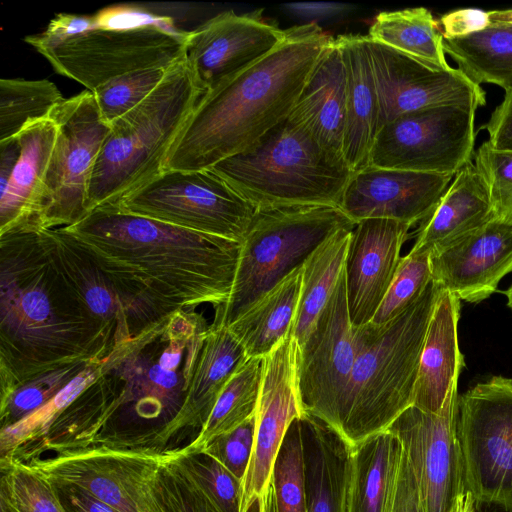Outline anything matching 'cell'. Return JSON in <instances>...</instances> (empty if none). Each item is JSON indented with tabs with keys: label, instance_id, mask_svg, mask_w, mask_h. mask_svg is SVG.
Masks as SVG:
<instances>
[{
	"label": "cell",
	"instance_id": "32",
	"mask_svg": "<svg viewBox=\"0 0 512 512\" xmlns=\"http://www.w3.org/2000/svg\"><path fill=\"white\" fill-rule=\"evenodd\" d=\"M353 229L336 232L303 264L299 304L291 330L299 348L306 342L335 291L344 269Z\"/></svg>",
	"mask_w": 512,
	"mask_h": 512
},
{
	"label": "cell",
	"instance_id": "46",
	"mask_svg": "<svg viewBox=\"0 0 512 512\" xmlns=\"http://www.w3.org/2000/svg\"><path fill=\"white\" fill-rule=\"evenodd\" d=\"M474 165L487 187L495 219L512 226V151H498L486 141L474 155Z\"/></svg>",
	"mask_w": 512,
	"mask_h": 512
},
{
	"label": "cell",
	"instance_id": "53",
	"mask_svg": "<svg viewBox=\"0 0 512 512\" xmlns=\"http://www.w3.org/2000/svg\"><path fill=\"white\" fill-rule=\"evenodd\" d=\"M291 12L303 17L316 18L334 15L346 6L336 3H296L286 5Z\"/></svg>",
	"mask_w": 512,
	"mask_h": 512
},
{
	"label": "cell",
	"instance_id": "5",
	"mask_svg": "<svg viewBox=\"0 0 512 512\" xmlns=\"http://www.w3.org/2000/svg\"><path fill=\"white\" fill-rule=\"evenodd\" d=\"M442 290L431 281L392 320L354 329L356 360L339 431L351 446L387 430L413 404L426 330Z\"/></svg>",
	"mask_w": 512,
	"mask_h": 512
},
{
	"label": "cell",
	"instance_id": "51",
	"mask_svg": "<svg viewBox=\"0 0 512 512\" xmlns=\"http://www.w3.org/2000/svg\"><path fill=\"white\" fill-rule=\"evenodd\" d=\"M393 512H424L418 484L404 449Z\"/></svg>",
	"mask_w": 512,
	"mask_h": 512
},
{
	"label": "cell",
	"instance_id": "48",
	"mask_svg": "<svg viewBox=\"0 0 512 512\" xmlns=\"http://www.w3.org/2000/svg\"><path fill=\"white\" fill-rule=\"evenodd\" d=\"M440 23L444 39L465 37L490 26L488 11L478 8H461L444 14Z\"/></svg>",
	"mask_w": 512,
	"mask_h": 512
},
{
	"label": "cell",
	"instance_id": "45",
	"mask_svg": "<svg viewBox=\"0 0 512 512\" xmlns=\"http://www.w3.org/2000/svg\"><path fill=\"white\" fill-rule=\"evenodd\" d=\"M155 494L161 512H222L177 460L166 454L158 470Z\"/></svg>",
	"mask_w": 512,
	"mask_h": 512
},
{
	"label": "cell",
	"instance_id": "50",
	"mask_svg": "<svg viewBox=\"0 0 512 512\" xmlns=\"http://www.w3.org/2000/svg\"><path fill=\"white\" fill-rule=\"evenodd\" d=\"M49 482L65 512H117L81 487L57 481Z\"/></svg>",
	"mask_w": 512,
	"mask_h": 512
},
{
	"label": "cell",
	"instance_id": "47",
	"mask_svg": "<svg viewBox=\"0 0 512 512\" xmlns=\"http://www.w3.org/2000/svg\"><path fill=\"white\" fill-rule=\"evenodd\" d=\"M255 428L256 412L235 429L214 438L202 452L214 457L243 482L253 451Z\"/></svg>",
	"mask_w": 512,
	"mask_h": 512
},
{
	"label": "cell",
	"instance_id": "44",
	"mask_svg": "<svg viewBox=\"0 0 512 512\" xmlns=\"http://www.w3.org/2000/svg\"><path fill=\"white\" fill-rule=\"evenodd\" d=\"M431 281L430 255L410 250L401 257L394 278L371 323L382 325L401 314L421 296Z\"/></svg>",
	"mask_w": 512,
	"mask_h": 512
},
{
	"label": "cell",
	"instance_id": "7",
	"mask_svg": "<svg viewBox=\"0 0 512 512\" xmlns=\"http://www.w3.org/2000/svg\"><path fill=\"white\" fill-rule=\"evenodd\" d=\"M258 208L285 205L340 207L353 172L332 158L289 118L254 146L211 168Z\"/></svg>",
	"mask_w": 512,
	"mask_h": 512
},
{
	"label": "cell",
	"instance_id": "54",
	"mask_svg": "<svg viewBox=\"0 0 512 512\" xmlns=\"http://www.w3.org/2000/svg\"><path fill=\"white\" fill-rule=\"evenodd\" d=\"M241 512H278L272 477L262 494L250 501Z\"/></svg>",
	"mask_w": 512,
	"mask_h": 512
},
{
	"label": "cell",
	"instance_id": "22",
	"mask_svg": "<svg viewBox=\"0 0 512 512\" xmlns=\"http://www.w3.org/2000/svg\"><path fill=\"white\" fill-rule=\"evenodd\" d=\"M411 226L369 218L355 224L345 259L348 313L353 329L371 322L401 260Z\"/></svg>",
	"mask_w": 512,
	"mask_h": 512
},
{
	"label": "cell",
	"instance_id": "35",
	"mask_svg": "<svg viewBox=\"0 0 512 512\" xmlns=\"http://www.w3.org/2000/svg\"><path fill=\"white\" fill-rule=\"evenodd\" d=\"M249 357L230 330L212 324L205 336L190 388V407L200 429L232 375Z\"/></svg>",
	"mask_w": 512,
	"mask_h": 512
},
{
	"label": "cell",
	"instance_id": "18",
	"mask_svg": "<svg viewBox=\"0 0 512 512\" xmlns=\"http://www.w3.org/2000/svg\"><path fill=\"white\" fill-rule=\"evenodd\" d=\"M365 39L377 87L381 127L402 114L422 109L458 105L477 110L485 105V91L458 68L436 70L366 36Z\"/></svg>",
	"mask_w": 512,
	"mask_h": 512
},
{
	"label": "cell",
	"instance_id": "2",
	"mask_svg": "<svg viewBox=\"0 0 512 512\" xmlns=\"http://www.w3.org/2000/svg\"><path fill=\"white\" fill-rule=\"evenodd\" d=\"M128 295L162 316L232 292L241 242L103 205L60 227Z\"/></svg>",
	"mask_w": 512,
	"mask_h": 512
},
{
	"label": "cell",
	"instance_id": "20",
	"mask_svg": "<svg viewBox=\"0 0 512 512\" xmlns=\"http://www.w3.org/2000/svg\"><path fill=\"white\" fill-rule=\"evenodd\" d=\"M298 345L290 332L263 359L254 446L243 479L241 511L266 489L290 423L304 414L297 381Z\"/></svg>",
	"mask_w": 512,
	"mask_h": 512
},
{
	"label": "cell",
	"instance_id": "11",
	"mask_svg": "<svg viewBox=\"0 0 512 512\" xmlns=\"http://www.w3.org/2000/svg\"><path fill=\"white\" fill-rule=\"evenodd\" d=\"M458 434L476 510L512 512V379L493 376L458 398Z\"/></svg>",
	"mask_w": 512,
	"mask_h": 512
},
{
	"label": "cell",
	"instance_id": "43",
	"mask_svg": "<svg viewBox=\"0 0 512 512\" xmlns=\"http://www.w3.org/2000/svg\"><path fill=\"white\" fill-rule=\"evenodd\" d=\"M170 68L171 66L127 74L92 91L102 120L110 126L139 105L163 81Z\"/></svg>",
	"mask_w": 512,
	"mask_h": 512
},
{
	"label": "cell",
	"instance_id": "37",
	"mask_svg": "<svg viewBox=\"0 0 512 512\" xmlns=\"http://www.w3.org/2000/svg\"><path fill=\"white\" fill-rule=\"evenodd\" d=\"M64 99L49 80L2 78L0 142L15 138L30 123L48 118Z\"/></svg>",
	"mask_w": 512,
	"mask_h": 512
},
{
	"label": "cell",
	"instance_id": "4",
	"mask_svg": "<svg viewBox=\"0 0 512 512\" xmlns=\"http://www.w3.org/2000/svg\"><path fill=\"white\" fill-rule=\"evenodd\" d=\"M285 31L270 53L202 95L164 170L211 169L245 152L288 118L334 38L316 24Z\"/></svg>",
	"mask_w": 512,
	"mask_h": 512
},
{
	"label": "cell",
	"instance_id": "31",
	"mask_svg": "<svg viewBox=\"0 0 512 512\" xmlns=\"http://www.w3.org/2000/svg\"><path fill=\"white\" fill-rule=\"evenodd\" d=\"M303 266L271 289L227 328L250 357H265L292 330Z\"/></svg>",
	"mask_w": 512,
	"mask_h": 512
},
{
	"label": "cell",
	"instance_id": "25",
	"mask_svg": "<svg viewBox=\"0 0 512 512\" xmlns=\"http://www.w3.org/2000/svg\"><path fill=\"white\" fill-rule=\"evenodd\" d=\"M346 70L344 159L355 173L369 166L370 152L381 128L380 105L365 36L335 38Z\"/></svg>",
	"mask_w": 512,
	"mask_h": 512
},
{
	"label": "cell",
	"instance_id": "17",
	"mask_svg": "<svg viewBox=\"0 0 512 512\" xmlns=\"http://www.w3.org/2000/svg\"><path fill=\"white\" fill-rule=\"evenodd\" d=\"M44 232L62 275L106 338L111 352L167 317L128 295L60 227L44 228Z\"/></svg>",
	"mask_w": 512,
	"mask_h": 512
},
{
	"label": "cell",
	"instance_id": "21",
	"mask_svg": "<svg viewBox=\"0 0 512 512\" xmlns=\"http://www.w3.org/2000/svg\"><path fill=\"white\" fill-rule=\"evenodd\" d=\"M453 177L369 165L353 173L340 208L355 223L384 218L413 226L432 213Z\"/></svg>",
	"mask_w": 512,
	"mask_h": 512
},
{
	"label": "cell",
	"instance_id": "1",
	"mask_svg": "<svg viewBox=\"0 0 512 512\" xmlns=\"http://www.w3.org/2000/svg\"><path fill=\"white\" fill-rule=\"evenodd\" d=\"M210 326L181 309L117 346L95 380L13 457L92 447L156 454L181 452L199 436L190 388Z\"/></svg>",
	"mask_w": 512,
	"mask_h": 512
},
{
	"label": "cell",
	"instance_id": "40",
	"mask_svg": "<svg viewBox=\"0 0 512 512\" xmlns=\"http://www.w3.org/2000/svg\"><path fill=\"white\" fill-rule=\"evenodd\" d=\"M102 361V360H101ZM87 366L64 389L41 408L0 431V456L6 458L38 436L48 424L96 378L100 362Z\"/></svg>",
	"mask_w": 512,
	"mask_h": 512
},
{
	"label": "cell",
	"instance_id": "9",
	"mask_svg": "<svg viewBox=\"0 0 512 512\" xmlns=\"http://www.w3.org/2000/svg\"><path fill=\"white\" fill-rule=\"evenodd\" d=\"M187 34L163 17L130 27L97 26L62 38L37 33L24 41L58 74L92 92L127 74L174 65L184 57Z\"/></svg>",
	"mask_w": 512,
	"mask_h": 512
},
{
	"label": "cell",
	"instance_id": "24",
	"mask_svg": "<svg viewBox=\"0 0 512 512\" xmlns=\"http://www.w3.org/2000/svg\"><path fill=\"white\" fill-rule=\"evenodd\" d=\"M288 118L332 158L346 164V70L335 39L313 69Z\"/></svg>",
	"mask_w": 512,
	"mask_h": 512
},
{
	"label": "cell",
	"instance_id": "30",
	"mask_svg": "<svg viewBox=\"0 0 512 512\" xmlns=\"http://www.w3.org/2000/svg\"><path fill=\"white\" fill-rule=\"evenodd\" d=\"M403 447L388 430L352 446L345 512H393Z\"/></svg>",
	"mask_w": 512,
	"mask_h": 512
},
{
	"label": "cell",
	"instance_id": "38",
	"mask_svg": "<svg viewBox=\"0 0 512 512\" xmlns=\"http://www.w3.org/2000/svg\"><path fill=\"white\" fill-rule=\"evenodd\" d=\"M0 512H65L52 484L13 459H1Z\"/></svg>",
	"mask_w": 512,
	"mask_h": 512
},
{
	"label": "cell",
	"instance_id": "6",
	"mask_svg": "<svg viewBox=\"0 0 512 512\" xmlns=\"http://www.w3.org/2000/svg\"><path fill=\"white\" fill-rule=\"evenodd\" d=\"M203 94L183 57L144 101L110 125L92 173L87 212L118 203L164 170Z\"/></svg>",
	"mask_w": 512,
	"mask_h": 512
},
{
	"label": "cell",
	"instance_id": "8",
	"mask_svg": "<svg viewBox=\"0 0 512 512\" xmlns=\"http://www.w3.org/2000/svg\"><path fill=\"white\" fill-rule=\"evenodd\" d=\"M340 207L285 205L258 208L241 242L233 289L213 324L228 327L296 269L328 238L354 228Z\"/></svg>",
	"mask_w": 512,
	"mask_h": 512
},
{
	"label": "cell",
	"instance_id": "13",
	"mask_svg": "<svg viewBox=\"0 0 512 512\" xmlns=\"http://www.w3.org/2000/svg\"><path fill=\"white\" fill-rule=\"evenodd\" d=\"M476 111L445 105L396 117L379 130L370 152L369 165L455 175L472 162Z\"/></svg>",
	"mask_w": 512,
	"mask_h": 512
},
{
	"label": "cell",
	"instance_id": "16",
	"mask_svg": "<svg viewBox=\"0 0 512 512\" xmlns=\"http://www.w3.org/2000/svg\"><path fill=\"white\" fill-rule=\"evenodd\" d=\"M458 381L440 412L413 405L387 428L400 440L413 469L424 512H452L466 492L458 434Z\"/></svg>",
	"mask_w": 512,
	"mask_h": 512
},
{
	"label": "cell",
	"instance_id": "26",
	"mask_svg": "<svg viewBox=\"0 0 512 512\" xmlns=\"http://www.w3.org/2000/svg\"><path fill=\"white\" fill-rule=\"evenodd\" d=\"M459 317L460 300L443 289L426 330L414 389L412 405L425 412H440L464 366L458 344Z\"/></svg>",
	"mask_w": 512,
	"mask_h": 512
},
{
	"label": "cell",
	"instance_id": "23",
	"mask_svg": "<svg viewBox=\"0 0 512 512\" xmlns=\"http://www.w3.org/2000/svg\"><path fill=\"white\" fill-rule=\"evenodd\" d=\"M432 281L459 300L477 303L512 272V226L493 219L430 254Z\"/></svg>",
	"mask_w": 512,
	"mask_h": 512
},
{
	"label": "cell",
	"instance_id": "27",
	"mask_svg": "<svg viewBox=\"0 0 512 512\" xmlns=\"http://www.w3.org/2000/svg\"><path fill=\"white\" fill-rule=\"evenodd\" d=\"M495 219L487 187L474 163L458 171L432 213L421 222L411 250L431 254Z\"/></svg>",
	"mask_w": 512,
	"mask_h": 512
},
{
	"label": "cell",
	"instance_id": "10",
	"mask_svg": "<svg viewBox=\"0 0 512 512\" xmlns=\"http://www.w3.org/2000/svg\"><path fill=\"white\" fill-rule=\"evenodd\" d=\"M121 210L242 242L257 207L211 169L163 170L118 203Z\"/></svg>",
	"mask_w": 512,
	"mask_h": 512
},
{
	"label": "cell",
	"instance_id": "39",
	"mask_svg": "<svg viewBox=\"0 0 512 512\" xmlns=\"http://www.w3.org/2000/svg\"><path fill=\"white\" fill-rule=\"evenodd\" d=\"M272 481L278 512H305V478L300 417L289 425L275 457Z\"/></svg>",
	"mask_w": 512,
	"mask_h": 512
},
{
	"label": "cell",
	"instance_id": "19",
	"mask_svg": "<svg viewBox=\"0 0 512 512\" xmlns=\"http://www.w3.org/2000/svg\"><path fill=\"white\" fill-rule=\"evenodd\" d=\"M261 12L225 11L188 31L184 57L204 94L282 42L286 31L267 22Z\"/></svg>",
	"mask_w": 512,
	"mask_h": 512
},
{
	"label": "cell",
	"instance_id": "34",
	"mask_svg": "<svg viewBox=\"0 0 512 512\" xmlns=\"http://www.w3.org/2000/svg\"><path fill=\"white\" fill-rule=\"evenodd\" d=\"M444 51L477 85L512 89V23H492L474 34L444 39Z\"/></svg>",
	"mask_w": 512,
	"mask_h": 512
},
{
	"label": "cell",
	"instance_id": "36",
	"mask_svg": "<svg viewBox=\"0 0 512 512\" xmlns=\"http://www.w3.org/2000/svg\"><path fill=\"white\" fill-rule=\"evenodd\" d=\"M264 357H250L232 375L218 396L197 439L184 452H200L217 436L255 414L260 395Z\"/></svg>",
	"mask_w": 512,
	"mask_h": 512
},
{
	"label": "cell",
	"instance_id": "52",
	"mask_svg": "<svg viewBox=\"0 0 512 512\" xmlns=\"http://www.w3.org/2000/svg\"><path fill=\"white\" fill-rule=\"evenodd\" d=\"M97 26L98 21L96 14L88 16L60 13L57 14L39 34L49 39L62 38L81 33Z\"/></svg>",
	"mask_w": 512,
	"mask_h": 512
},
{
	"label": "cell",
	"instance_id": "41",
	"mask_svg": "<svg viewBox=\"0 0 512 512\" xmlns=\"http://www.w3.org/2000/svg\"><path fill=\"white\" fill-rule=\"evenodd\" d=\"M180 465L222 512H241L243 482L205 452H176Z\"/></svg>",
	"mask_w": 512,
	"mask_h": 512
},
{
	"label": "cell",
	"instance_id": "12",
	"mask_svg": "<svg viewBox=\"0 0 512 512\" xmlns=\"http://www.w3.org/2000/svg\"><path fill=\"white\" fill-rule=\"evenodd\" d=\"M57 137L36 217L43 228L68 226L87 213L95 163L111 127L99 113L91 91L65 98L49 116Z\"/></svg>",
	"mask_w": 512,
	"mask_h": 512
},
{
	"label": "cell",
	"instance_id": "49",
	"mask_svg": "<svg viewBox=\"0 0 512 512\" xmlns=\"http://www.w3.org/2000/svg\"><path fill=\"white\" fill-rule=\"evenodd\" d=\"M488 134L486 141L498 151H512V89L506 90L503 100L481 126Z\"/></svg>",
	"mask_w": 512,
	"mask_h": 512
},
{
	"label": "cell",
	"instance_id": "3",
	"mask_svg": "<svg viewBox=\"0 0 512 512\" xmlns=\"http://www.w3.org/2000/svg\"><path fill=\"white\" fill-rule=\"evenodd\" d=\"M110 353L54 260L44 228L26 224L0 233V400L40 375Z\"/></svg>",
	"mask_w": 512,
	"mask_h": 512
},
{
	"label": "cell",
	"instance_id": "28",
	"mask_svg": "<svg viewBox=\"0 0 512 512\" xmlns=\"http://www.w3.org/2000/svg\"><path fill=\"white\" fill-rule=\"evenodd\" d=\"M305 478V512H345L352 446L310 414L300 417Z\"/></svg>",
	"mask_w": 512,
	"mask_h": 512
},
{
	"label": "cell",
	"instance_id": "56",
	"mask_svg": "<svg viewBox=\"0 0 512 512\" xmlns=\"http://www.w3.org/2000/svg\"><path fill=\"white\" fill-rule=\"evenodd\" d=\"M507 305L512 309V285L506 290Z\"/></svg>",
	"mask_w": 512,
	"mask_h": 512
},
{
	"label": "cell",
	"instance_id": "33",
	"mask_svg": "<svg viewBox=\"0 0 512 512\" xmlns=\"http://www.w3.org/2000/svg\"><path fill=\"white\" fill-rule=\"evenodd\" d=\"M366 37L433 69L452 68L446 59L439 23L424 7L379 13Z\"/></svg>",
	"mask_w": 512,
	"mask_h": 512
},
{
	"label": "cell",
	"instance_id": "42",
	"mask_svg": "<svg viewBox=\"0 0 512 512\" xmlns=\"http://www.w3.org/2000/svg\"><path fill=\"white\" fill-rule=\"evenodd\" d=\"M89 365H69L45 373L0 400L1 429L19 422L48 403Z\"/></svg>",
	"mask_w": 512,
	"mask_h": 512
},
{
	"label": "cell",
	"instance_id": "14",
	"mask_svg": "<svg viewBox=\"0 0 512 512\" xmlns=\"http://www.w3.org/2000/svg\"><path fill=\"white\" fill-rule=\"evenodd\" d=\"M165 456L92 447L36 457L21 463L49 481L85 489L117 512H161L155 483Z\"/></svg>",
	"mask_w": 512,
	"mask_h": 512
},
{
	"label": "cell",
	"instance_id": "55",
	"mask_svg": "<svg viewBox=\"0 0 512 512\" xmlns=\"http://www.w3.org/2000/svg\"><path fill=\"white\" fill-rule=\"evenodd\" d=\"M475 499L469 491H466L456 502V506L452 512H475Z\"/></svg>",
	"mask_w": 512,
	"mask_h": 512
},
{
	"label": "cell",
	"instance_id": "29",
	"mask_svg": "<svg viewBox=\"0 0 512 512\" xmlns=\"http://www.w3.org/2000/svg\"><path fill=\"white\" fill-rule=\"evenodd\" d=\"M57 137L50 118L27 125L17 136L20 155L6 188L0 192V233L36 224V217Z\"/></svg>",
	"mask_w": 512,
	"mask_h": 512
},
{
	"label": "cell",
	"instance_id": "15",
	"mask_svg": "<svg viewBox=\"0 0 512 512\" xmlns=\"http://www.w3.org/2000/svg\"><path fill=\"white\" fill-rule=\"evenodd\" d=\"M356 353L343 269L333 295L297 354L298 391L304 413L319 418L338 433Z\"/></svg>",
	"mask_w": 512,
	"mask_h": 512
},
{
	"label": "cell",
	"instance_id": "57",
	"mask_svg": "<svg viewBox=\"0 0 512 512\" xmlns=\"http://www.w3.org/2000/svg\"><path fill=\"white\" fill-rule=\"evenodd\" d=\"M478 512H489V511H486V510H477Z\"/></svg>",
	"mask_w": 512,
	"mask_h": 512
}]
</instances>
